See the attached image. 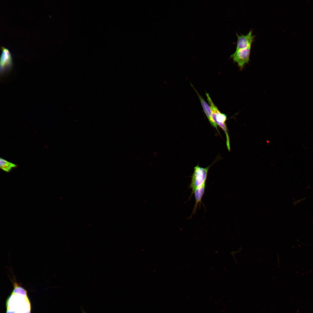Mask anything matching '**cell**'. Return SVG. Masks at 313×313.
I'll use <instances>...</instances> for the list:
<instances>
[{"label":"cell","instance_id":"obj_1","mask_svg":"<svg viewBox=\"0 0 313 313\" xmlns=\"http://www.w3.org/2000/svg\"><path fill=\"white\" fill-rule=\"evenodd\" d=\"M13 289L6 302V313H31V303L26 289L13 276Z\"/></svg>","mask_w":313,"mask_h":313},{"label":"cell","instance_id":"obj_2","mask_svg":"<svg viewBox=\"0 0 313 313\" xmlns=\"http://www.w3.org/2000/svg\"><path fill=\"white\" fill-rule=\"evenodd\" d=\"M206 95L211 110L212 119L216 125L220 127L225 132L226 137V145L228 150L230 151V139L225 123L227 120V115L225 114L221 113L219 110L213 102L208 93L206 92Z\"/></svg>","mask_w":313,"mask_h":313},{"label":"cell","instance_id":"obj_3","mask_svg":"<svg viewBox=\"0 0 313 313\" xmlns=\"http://www.w3.org/2000/svg\"><path fill=\"white\" fill-rule=\"evenodd\" d=\"M210 166L204 168L197 165L194 167L193 172L191 176V182L189 187L192 190L190 197L194 190L196 188L206 184L208 171Z\"/></svg>","mask_w":313,"mask_h":313},{"label":"cell","instance_id":"obj_4","mask_svg":"<svg viewBox=\"0 0 313 313\" xmlns=\"http://www.w3.org/2000/svg\"><path fill=\"white\" fill-rule=\"evenodd\" d=\"M250 50L251 47H250L235 51L230 55L234 62L237 63L241 70L243 69L245 64L248 63Z\"/></svg>","mask_w":313,"mask_h":313},{"label":"cell","instance_id":"obj_5","mask_svg":"<svg viewBox=\"0 0 313 313\" xmlns=\"http://www.w3.org/2000/svg\"><path fill=\"white\" fill-rule=\"evenodd\" d=\"M1 53L0 56L1 71L4 72L9 70L12 65V59L11 53L8 48L1 46Z\"/></svg>","mask_w":313,"mask_h":313},{"label":"cell","instance_id":"obj_6","mask_svg":"<svg viewBox=\"0 0 313 313\" xmlns=\"http://www.w3.org/2000/svg\"><path fill=\"white\" fill-rule=\"evenodd\" d=\"M236 35L238 39L235 51L251 47L255 36L252 34L251 30L245 35H239L237 33Z\"/></svg>","mask_w":313,"mask_h":313},{"label":"cell","instance_id":"obj_7","mask_svg":"<svg viewBox=\"0 0 313 313\" xmlns=\"http://www.w3.org/2000/svg\"><path fill=\"white\" fill-rule=\"evenodd\" d=\"M191 85L198 95L199 98L200 100L203 110L206 116L210 123L212 126L214 128L218 131L219 133L217 125L214 121L212 119V115L211 110L210 106L204 99L199 94L193 86L192 84Z\"/></svg>","mask_w":313,"mask_h":313},{"label":"cell","instance_id":"obj_8","mask_svg":"<svg viewBox=\"0 0 313 313\" xmlns=\"http://www.w3.org/2000/svg\"><path fill=\"white\" fill-rule=\"evenodd\" d=\"M205 187L206 184H205L196 188L192 193V196L194 194L195 202L191 216L196 212L198 205H200L202 197L205 193Z\"/></svg>","mask_w":313,"mask_h":313},{"label":"cell","instance_id":"obj_9","mask_svg":"<svg viewBox=\"0 0 313 313\" xmlns=\"http://www.w3.org/2000/svg\"><path fill=\"white\" fill-rule=\"evenodd\" d=\"M16 165L1 158L0 159L1 168L6 172H9L12 168L15 167Z\"/></svg>","mask_w":313,"mask_h":313},{"label":"cell","instance_id":"obj_10","mask_svg":"<svg viewBox=\"0 0 313 313\" xmlns=\"http://www.w3.org/2000/svg\"><path fill=\"white\" fill-rule=\"evenodd\" d=\"M83 313H86L82 309Z\"/></svg>","mask_w":313,"mask_h":313}]
</instances>
